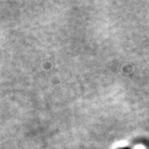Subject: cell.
<instances>
[{"label":"cell","mask_w":149,"mask_h":149,"mask_svg":"<svg viewBox=\"0 0 149 149\" xmlns=\"http://www.w3.org/2000/svg\"><path fill=\"white\" fill-rule=\"evenodd\" d=\"M120 149H130L129 147H124V148H120Z\"/></svg>","instance_id":"cell-1"}]
</instances>
